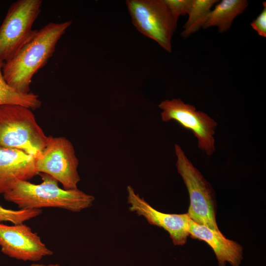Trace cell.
<instances>
[{"instance_id": "cell-17", "label": "cell", "mask_w": 266, "mask_h": 266, "mask_svg": "<svg viewBox=\"0 0 266 266\" xmlns=\"http://www.w3.org/2000/svg\"><path fill=\"white\" fill-rule=\"evenodd\" d=\"M173 16L178 20L181 15L188 14L192 0H164Z\"/></svg>"}, {"instance_id": "cell-2", "label": "cell", "mask_w": 266, "mask_h": 266, "mask_svg": "<svg viewBox=\"0 0 266 266\" xmlns=\"http://www.w3.org/2000/svg\"><path fill=\"white\" fill-rule=\"evenodd\" d=\"M39 174L42 180L41 183L20 181L3 194L5 200L16 204L19 209L57 207L78 212L92 205L94 196L78 188L62 189L51 176L43 173Z\"/></svg>"}, {"instance_id": "cell-5", "label": "cell", "mask_w": 266, "mask_h": 266, "mask_svg": "<svg viewBox=\"0 0 266 266\" xmlns=\"http://www.w3.org/2000/svg\"><path fill=\"white\" fill-rule=\"evenodd\" d=\"M41 0H18L10 6L0 26V61L12 57L33 36V29L41 10Z\"/></svg>"}, {"instance_id": "cell-1", "label": "cell", "mask_w": 266, "mask_h": 266, "mask_svg": "<svg viewBox=\"0 0 266 266\" xmlns=\"http://www.w3.org/2000/svg\"><path fill=\"white\" fill-rule=\"evenodd\" d=\"M71 21L50 22L37 30L32 38L8 61L2 71L7 83L22 93H29L33 76L52 56L56 46Z\"/></svg>"}, {"instance_id": "cell-18", "label": "cell", "mask_w": 266, "mask_h": 266, "mask_svg": "<svg viewBox=\"0 0 266 266\" xmlns=\"http://www.w3.org/2000/svg\"><path fill=\"white\" fill-rule=\"evenodd\" d=\"M263 9L251 23V26L259 35L266 37V2L263 3Z\"/></svg>"}, {"instance_id": "cell-15", "label": "cell", "mask_w": 266, "mask_h": 266, "mask_svg": "<svg viewBox=\"0 0 266 266\" xmlns=\"http://www.w3.org/2000/svg\"><path fill=\"white\" fill-rule=\"evenodd\" d=\"M219 1L218 0H192L187 14L188 20L181 33V37L187 38L203 28L212 7Z\"/></svg>"}, {"instance_id": "cell-4", "label": "cell", "mask_w": 266, "mask_h": 266, "mask_svg": "<svg viewBox=\"0 0 266 266\" xmlns=\"http://www.w3.org/2000/svg\"><path fill=\"white\" fill-rule=\"evenodd\" d=\"M174 150L177 171L189 195L190 203L187 213L190 218L198 224L222 233L216 220V204L212 187L178 144L174 145Z\"/></svg>"}, {"instance_id": "cell-16", "label": "cell", "mask_w": 266, "mask_h": 266, "mask_svg": "<svg viewBox=\"0 0 266 266\" xmlns=\"http://www.w3.org/2000/svg\"><path fill=\"white\" fill-rule=\"evenodd\" d=\"M42 213L41 209H19L12 210L0 205V222H9L14 225L25 222L38 216Z\"/></svg>"}, {"instance_id": "cell-8", "label": "cell", "mask_w": 266, "mask_h": 266, "mask_svg": "<svg viewBox=\"0 0 266 266\" xmlns=\"http://www.w3.org/2000/svg\"><path fill=\"white\" fill-rule=\"evenodd\" d=\"M158 106L162 110L161 116L163 122L176 121L193 133L197 139L198 147L207 155L215 152L214 134L217 123L214 119L180 99L165 100Z\"/></svg>"}, {"instance_id": "cell-12", "label": "cell", "mask_w": 266, "mask_h": 266, "mask_svg": "<svg viewBox=\"0 0 266 266\" xmlns=\"http://www.w3.org/2000/svg\"><path fill=\"white\" fill-rule=\"evenodd\" d=\"M189 236L203 241L211 247L216 255L219 266H239L242 259V247L237 242L226 238L222 233L190 221Z\"/></svg>"}, {"instance_id": "cell-3", "label": "cell", "mask_w": 266, "mask_h": 266, "mask_svg": "<svg viewBox=\"0 0 266 266\" xmlns=\"http://www.w3.org/2000/svg\"><path fill=\"white\" fill-rule=\"evenodd\" d=\"M49 137L30 108L17 104L0 106V148L19 149L36 158Z\"/></svg>"}, {"instance_id": "cell-11", "label": "cell", "mask_w": 266, "mask_h": 266, "mask_svg": "<svg viewBox=\"0 0 266 266\" xmlns=\"http://www.w3.org/2000/svg\"><path fill=\"white\" fill-rule=\"evenodd\" d=\"M37 174L33 156L19 149L0 148V194Z\"/></svg>"}, {"instance_id": "cell-13", "label": "cell", "mask_w": 266, "mask_h": 266, "mask_svg": "<svg viewBox=\"0 0 266 266\" xmlns=\"http://www.w3.org/2000/svg\"><path fill=\"white\" fill-rule=\"evenodd\" d=\"M247 0H222L218 2L209 13L203 29L217 27L220 33L226 32L232 26L234 19L248 7Z\"/></svg>"}, {"instance_id": "cell-10", "label": "cell", "mask_w": 266, "mask_h": 266, "mask_svg": "<svg viewBox=\"0 0 266 266\" xmlns=\"http://www.w3.org/2000/svg\"><path fill=\"white\" fill-rule=\"evenodd\" d=\"M128 202L130 211L143 216L152 225L160 227L169 234L175 245H183L189 236L190 218L187 213L168 214L159 211L136 194L130 185L127 186Z\"/></svg>"}, {"instance_id": "cell-9", "label": "cell", "mask_w": 266, "mask_h": 266, "mask_svg": "<svg viewBox=\"0 0 266 266\" xmlns=\"http://www.w3.org/2000/svg\"><path fill=\"white\" fill-rule=\"evenodd\" d=\"M0 247L4 254L24 261L36 262L53 254L38 233L24 223L10 226L0 223Z\"/></svg>"}, {"instance_id": "cell-14", "label": "cell", "mask_w": 266, "mask_h": 266, "mask_svg": "<svg viewBox=\"0 0 266 266\" xmlns=\"http://www.w3.org/2000/svg\"><path fill=\"white\" fill-rule=\"evenodd\" d=\"M3 64L0 61V106L17 104L32 110L39 108L41 101L38 95L31 92L29 93H21L7 83L2 71Z\"/></svg>"}, {"instance_id": "cell-19", "label": "cell", "mask_w": 266, "mask_h": 266, "mask_svg": "<svg viewBox=\"0 0 266 266\" xmlns=\"http://www.w3.org/2000/svg\"><path fill=\"white\" fill-rule=\"evenodd\" d=\"M30 266H60L58 264H48V265H45L43 264H33L30 265Z\"/></svg>"}, {"instance_id": "cell-7", "label": "cell", "mask_w": 266, "mask_h": 266, "mask_svg": "<svg viewBox=\"0 0 266 266\" xmlns=\"http://www.w3.org/2000/svg\"><path fill=\"white\" fill-rule=\"evenodd\" d=\"M78 160L71 142L64 136H49L40 156L35 158L38 174H47L60 182L65 190L77 188L80 180Z\"/></svg>"}, {"instance_id": "cell-6", "label": "cell", "mask_w": 266, "mask_h": 266, "mask_svg": "<svg viewBox=\"0 0 266 266\" xmlns=\"http://www.w3.org/2000/svg\"><path fill=\"white\" fill-rule=\"evenodd\" d=\"M126 4L136 29L171 52V40L177 21L164 0H127Z\"/></svg>"}]
</instances>
